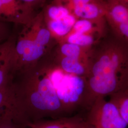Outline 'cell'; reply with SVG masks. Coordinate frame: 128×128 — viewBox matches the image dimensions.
<instances>
[{
  "label": "cell",
  "mask_w": 128,
  "mask_h": 128,
  "mask_svg": "<svg viewBox=\"0 0 128 128\" xmlns=\"http://www.w3.org/2000/svg\"><path fill=\"white\" fill-rule=\"evenodd\" d=\"M18 81L13 80V92L8 114L14 122L27 128L46 117H66L56 90L43 65L20 71Z\"/></svg>",
  "instance_id": "6da1fadb"
},
{
  "label": "cell",
  "mask_w": 128,
  "mask_h": 128,
  "mask_svg": "<svg viewBox=\"0 0 128 128\" xmlns=\"http://www.w3.org/2000/svg\"><path fill=\"white\" fill-rule=\"evenodd\" d=\"M128 63V45L108 30L92 49L86 78V92L84 107L89 109L98 97L106 98L120 90Z\"/></svg>",
  "instance_id": "7a4b0ae2"
},
{
  "label": "cell",
  "mask_w": 128,
  "mask_h": 128,
  "mask_svg": "<svg viewBox=\"0 0 128 128\" xmlns=\"http://www.w3.org/2000/svg\"><path fill=\"white\" fill-rule=\"evenodd\" d=\"M32 19L23 25L22 32L15 41L14 50L15 74L36 66L48 50L39 44L34 38Z\"/></svg>",
  "instance_id": "3957f363"
},
{
  "label": "cell",
  "mask_w": 128,
  "mask_h": 128,
  "mask_svg": "<svg viewBox=\"0 0 128 128\" xmlns=\"http://www.w3.org/2000/svg\"><path fill=\"white\" fill-rule=\"evenodd\" d=\"M64 114L78 107H84L86 92V80L84 76L66 73L55 86Z\"/></svg>",
  "instance_id": "277c9868"
},
{
  "label": "cell",
  "mask_w": 128,
  "mask_h": 128,
  "mask_svg": "<svg viewBox=\"0 0 128 128\" xmlns=\"http://www.w3.org/2000/svg\"><path fill=\"white\" fill-rule=\"evenodd\" d=\"M86 122L96 128H127L128 125L122 119L114 102L98 97L88 109Z\"/></svg>",
  "instance_id": "5b68a950"
},
{
  "label": "cell",
  "mask_w": 128,
  "mask_h": 128,
  "mask_svg": "<svg viewBox=\"0 0 128 128\" xmlns=\"http://www.w3.org/2000/svg\"><path fill=\"white\" fill-rule=\"evenodd\" d=\"M108 30V27H102L89 21L79 20L58 43L66 42L84 47L94 48L106 35Z\"/></svg>",
  "instance_id": "8992f818"
},
{
  "label": "cell",
  "mask_w": 128,
  "mask_h": 128,
  "mask_svg": "<svg viewBox=\"0 0 128 128\" xmlns=\"http://www.w3.org/2000/svg\"><path fill=\"white\" fill-rule=\"evenodd\" d=\"M7 22L25 25L33 17L32 8L18 0H0Z\"/></svg>",
  "instance_id": "52a82bcc"
},
{
  "label": "cell",
  "mask_w": 128,
  "mask_h": 128,
  "mask_svg": "<svg viewBox=\"0 0 128 128\" xmlns=\"http://www.w3.org/2000/svg\"><path fill=\"white\" fill-rule=\"evenodd\" d=\"M15 41L14 38H9L0 44V87L14 78Z\"/></svg>",
  "instance_id": "ba28073f"
},
{
  "label": "cell",
  "mask_w": 128,
  "mask_h": 128,
  "mask_svg": "<svg viewBox=\"0 0 128 128\" xmlns=\"http://www.w3.org/2000/svg\"><path fill=\"white\" fill-rule=\"evenodd\" d=\"M88 124L85 118L76 115L51 120L42 119L30 124L27 128H85Z\"/></svg>",
  "instance_id": "9c48e42d"
},
{
  "label": "cell",
  "mask_w": 128,
  "mask_h": 128,
  "mask_svg": "<svg viewBox=\"0 0 128 128\" xmlns=\"http://www.w3.org/2000/svg\"><path fill=\"white\" fill-rule=\"evenodd\" d=\"M53 63L69 74L86 78L89 72V60L66 57L57 54Z\"/></svg>",
  "instance_id": "30bf717a"
},
{
  "label": "cell",
  "mask_w": 128,
  "mask_h": 128,
  "mask_svg": "<svg viewBox=\"0 0 128 128\" xmlns=\"http://www.w3.org/2000/svg\"><path fill=\"white\" fill-rule=\"evenodd\" d=\"M76 20L77 19L71 13L62 18L44 20L52 36L58 42L70 32Z\"/></svg>",
  "instance_id": "8fae6325"
},
{
  "label": "cell",
  "mask_w": 128,
  "mask_h": 128,
  "mask_svg": "<svg viewBox=\"0 0 128 128\" xmlns=\"http://www.w3.org/2000/svg\"><path fill=\"white\" fill-rule=\"evenodd\" d=\"M93 48L78 46L72 43H58L56 54L58 55L84 60H89Z\"/></svg>",
  "instance_id": "7c38bea8"
},
{
  "label": "cell",
  "mask_w": 128,
  "mask_h": 128,
  "mask_svg": "<svg viewBox=\"0 0 128 128\" xmlns=\"http://www.w3.org/2000/svg\"><path fill=\"white\" fill-rule=\"evenodd\" d=\"M109 97V100L117 106L121 116L128 125V90H120Z\"/></svg>",
  "instance_id": "4fadbf2b"
},
{
  "label": "cell",
  "mask_w": 128,
  "mask_h": 128,
  "mask_svg": "<svg viewBox=\"0 0 128 128\" xmlns=\"http://www.w3.org/2000/svg\"><path fill=\"white\" fill-rule=\"evenodd\" d=\"M13 79L0 87V117L9 107L12 94Z\"/></svg>",
  "instance_id": "5bb4252c"
},
{
  "label": "cell",
  "mask_w": 128,
  "mask_h": 128,
  "mask_svg": "<svg viewBox=\"0 0 128 128\" xmlns=\"http://www.w3.org/2000/svg\"><path fill=\"white\" fill-rule=\"evenodd\" d=\"M0 128H27L15 123L8 115L4 114L0 117Z\"/></svg>",
  "instance_id": "9a60e30c"
},
{
  "label": "cell",
  "mask_w": 128,
  "mask_h": 128,
  "mask_svg": "<svg viewBox=\"0 0 128 128\" xmlns=\"http://www.w3.org/2000/svg\"><path fill=\"white\" fill-rule=\"evenodd\" d=\"M8 32L5 22L0 21V44L8 38Z\"/></svg>",
  "instance_id": "2e32d148"
},
{
  "label": "cell",
  "mask_w": 128,
  "mask_h": 128,
  "mask_svg": "<svg viewBox=\"0 0 128 128\" xmlns=\"http://www.w3.org/2000/svg\"><path fill=\"white\" fill-rule=\"evenodd\" d=\"M122 89L128 90V63L123 75L122 82V86L120 90Z\"/></svg>",
  "instance_id": "e0dca14e"
},
{
  "label": "cell",
  "mask_w": 128,
  "mask_h": 128,
  "mask_svg": "<svg viewBox=\"0 0 128 128\" xmlns=\"http://www.w3.org/2000/svg\"><path fill=\"white\" fill-rule=\"evenodd\" d=\"M23 4L26 5L32 8L34 5L36 4L38 2H40L44 0H18Z\"/></svg>",
  "instance_id": "ac0fdd59"
},
{
  "label": "cell",
  "mask_w": 128,
  "mask_h": 128,
  "mask_svg": "<svg viewBox=\"0 0 128 128\" xmlns=\"http://www.w3.org/2000/svg\"><path fill=\"white\" fill-rule=\"evenodd\" d=\"M0 21L2 22H7L6 18L5 17L4 14V12H3L2 8V7L0 3Z\"/></svg>",
  "instance_id": "d6986e66"
},
{
  "label": "cell",
  "mask_w": 128,
  "mask_h": 128,
  "mask_svg": "<svg viewBox=\"0 0 128 128\" xmlns=\"http://www.w3.org/2000/svg\"><path fill=\"white\" fill-rule=\"evenodd\" d=\"M121 0L122 2H124V4L127 5L128 6V0Z\"/></svg>",
  "instance_id": "ffe728a7"
},
{
  "label": "cell",
  "mask_w": 128,
  "mask_h": 128,
  "mask_svg": "<svg viewBox=\"0 0 128 128\" xmlns=\"http://www.w3.org/2000/svg\"><path fill=\"white\" fill-rule=\"evenodd\" d=\"M85 128H96V127H94V126H91V125H89V124H88V125H87V126Z\"/></svg>",
  "instance_id": "44dd1931"
}]
</instances>
